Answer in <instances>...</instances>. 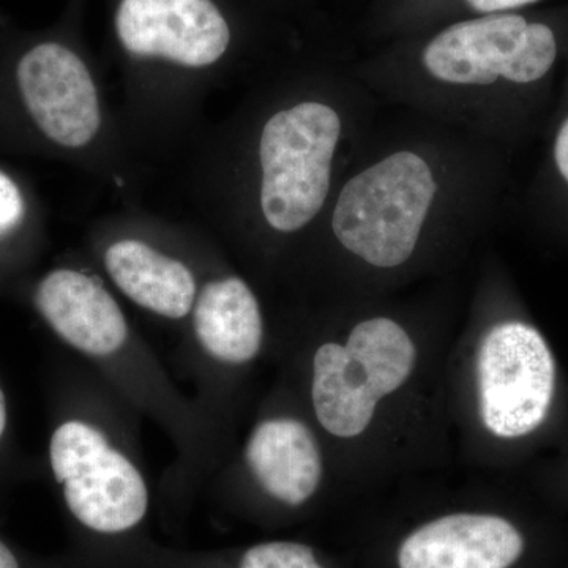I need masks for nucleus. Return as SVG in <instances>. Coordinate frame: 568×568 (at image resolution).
<instances>
[{
    "mask_svg": "<svg viewBox=\"0 0 568 568\" xmlns=\"http://www.w3.org/2000/svg\"><path fill=\"white\" fill-rule=\"evenodd\" d=\"M103 267L130 302L171 323L192 315L200 283L192 267L148 242L122 239L103 253Z\"/></svg>",
    "mask_w": 568,
    "mask_h": 568,
    "instance_id": "nucleus-13",
    "label": "nucleus"
},
{
    "mask_svg": "<svg viewBox=\"0 0 568 568\" xmlns=\"http://www.w3.org/2000/svg\"><path fill=\"white\" fill-rule=\"evenodd\" d=\"M537 484H548L568 491V455L545 466L538 474Z\"/></svg>",
    "mask_w": 568,
    "mask_h": 568,
    "instance_id": "nucleus-16",
    "label": "nucleus"
},
{
    "mask_svg": "<svg viewBox=\"0 0 568 568\" xmlns=\"http://www.w3.org/2000/svg\"><path fill=\"white\" fill-rule=\"evenodd\" d=\"M7 425H9V407H7L6 394H3L2 387H0V439H2L3 433H6Z\"/></svg>",
    "mask_w": 568,
    "mask_h": 568,
    "instance_id": "nucleus-19",
    "label": "nucleus"
},
{
    "mask_svg": "<svg viewBox=\"0 0 568 568\" xmlns=\"http://www.w3.org/2000/svg\"><path fill=\"white\" fill-rule=\"evenodd\" d=\"M33 304L63 345L171 440L175 459L162 480L164 506L173 517L189 511L213 474L207 433L192 396L178 387L95 276L55 268L41 278Z\"/></svg>",
    "mask_w": 568,
    "mask_h": 568,
    "instance_id": "nucleus-3",
    "label": "nucleus"
},
{
    "mask_svg": "<svg viewBox=\"0 0 568 568\" xmlns=\"http://www.w3.org/2000/svg\"><path fill=\"white\" fill-rule=\"evenodd\" d=\"M443 185L435 163L416 149L386 153L343 185L332 237L354 274L392 282L416 268Z\"/></svg>",
    "mask_w": 568,
    "mask_h": 568,
    "instance_id": "nucleus-6",
    "label": "nucleus"
},
{
    "mask_svg": "<svg viewBox=\"0 0 568 568\" xmlns=\"http://www.w3.org/2000/svg\"><path fill=\"white\" fill-rule=\"evenodd\" d=\"M18 85L41 132L63 148H84L100 129L99 95L84 62L58 43L29 51L18 65Z\"/></svg>",
    "mask_w": 568,
    "mask_h": 568,
    "instance_id": "nucleus-11",
    "label": "nucleus"
},
{
    "mask_svg": "<svg viewBox=\"0 0 568 568\" xmlns=\"http://www.w3.org/2000/svg\"><path fill=\"white\" fill-rule=\"evenodd\" d=\"M526 538L510 518L496 511L455 510L422 523L398 549V568H514Z\"/></svg>",
    "mask_w": 568,
    "mask_h": 568,
    "instance_id": "nucleus-12",
    "label": "nucleus"
},
{
    "mask_svg": "<svg viewBox=\"0 0 568 568\" xmlns=\"http://www.w3.org/2000/svg\"><path fill=\"white\" fill-rule=\"evenodd\" d=\"M115 31L126 51L192 69L219 61L230 26L212 0H122Z\"/></svg>",
    "mask_w": 568,
    "mask_h": 568,
    "instance_id": "nucleus-10",
    "label": "nucleus"
},
{
    "mask_svg": "<svg viewBox=\"0 0 568 568\" xmlns=\"http://www.w3.org/2000/svg\"><path fill=\"white\" fill-rule=\"evenodd\" d=\"M446 407L452 447L477 467L504 469L555 443L567 387L547 335L521 313L481 302L448 349Z\"/></svg>",
    "mask_w": 568,
    "mask_h": 568,
    "instance_id": "nucleus-2",
    "label": "nucleus"
},
{
    "mask_svg": "<svg viewBox=\"0 0 568 568\" xmlns=\"http://www.w3.org/2000/svg\"><path fill=\"white\" fill-rule=\"evenodd\" d=\"M338 484L323 435L293 388L276 376L205 489L231 510L293 517Z\"/></svg>",
    "mask_w": 568,
    "mask_h": 568,
    "instance_id": "nucleus-5",
    "label": "nucleus"
},
{
    "mask_svg": "<svg viewBox=\"0 0 568 568\" xmlns=\"http://www.w3.org/2000/svg\"><path fill=\"white\" fill-rule=\"evenodd\" d=\"M24 215V200L17 183L0 173V237L20 224Z\"/></svg>",
    "mask_w": 568,
    "mask_h": 568,
    "instance_id": "nucleus-14",
    "label": "nucleus"
},
{
    "mask_svg": "<svg viewBox=\"0 0 568 568\" xmlns=\"http://www.w3.org/2000/svg\"><path fill=\"white\" fill-rule=\"evenodd\" d=\"M48 459L63 507L84 538V568H111L148 536L152 481L141 416L82 362Z\"/></svg>",
    "mask_w": 568,
    "mask_h": 568,
    "instance_id": "nucleus-4",
    "label": "nucleus"
},
{
    "mask_svg": "<svg viewBox=\"0 0 568 568\" xmlns=\"http://www.w3.org/2000/svg\"><path fill=\"white\" fill-rule=\"evenodd\" d=\"M343 121L331 104L306 100L275 112L260 140L261 212L276 234L308 226L323 211Z\"/></svg>",
    "mask_w": 568,
    "mask_h": 568,
    "instance_id": "nucleus-8",
    "label": "nucleus"
},
{
    "mask_svg": "<svg viewBox=\"0 0 568 568\" xmlns=\"http://www.w3.org/2000/svg\"><path fill=\"white\" fill-rule=\"evenodd\" d=\"M272 349L263 305L242 276H215L201 286L181 355L207 433L213 474L237 443L252 381Z\"/></svg>",
    "mask_w": 568,
    "mask_h": 568,
    "instance_id": "nucleus-7",
    "label": "nucleus"
},
{
    "mask_svg": "<svg viewBox=\"0 0 568 568\" xmlns=\"http://www.w3.org/2000/svg\"><path fill=\"white\" fill-rule=\"evenodd\" d=\"M470 9L481 14L510 13L511 10L536 3L538 0H466Z\"/></svg>",
    "mask_w": 568,
    "mask_h": 568,
    "instance_id": "nucleus-15",
    "label": "nucleus"
},
{
    "mask_svg": "<svg viewBox=\"0 0 568 568\" xmlns=\"http://www.w3.org/2000/svg\"><path fill=\"white\" fill-rule=\"evenodd\" d=\"M0 568H22L20 559L17 558L9 545L0 540Z\"/></svg>",
    "mask_w": 568,
    "mask_h": 568,
    "instance_id": "nucleus-18",
    "label": "nucleus"
},
{
    "mask_svg": "<svg viewBox=\"0 0 568 568\" xmlns=\"http://www.w3.org/2000/svg\"><path fill=\"white\" fill-rule=\"evenodd\" d=\"M552 155H555V163L559 174L568 183V118L559 126L558 134H556Z\"/></svg>",
    "mask_w": 568,
    "mask_h": 568,
    "instance_id": "nucleus-17",
    "label": "nucleus"
},
{
    "mask_svg": "<svg viewBox=\"0 0 568 568\" xmlns=\"http://www.w3.org/2000/svg\"><path fill=\"white\" fill-rule=\"evenodd\" d=\"M558 52L556 33L545 22L493 13L455 22L437 33L422 52V65L437 84L484 91L544 80Z\"/></svg>",
    "mask_w": 568,
    "mask_h": 568,
    "instance_id": "nucleus-9",
    "label": "nucleus"
},
{
    "mask_svg": "<svg viewBox=\"0 0 568 568\" xmlns=\"http://www.w3.org/2000/svg\"><path fill=\"white\" fill-rule=\"evenodd\" d=\"M452 343L392 308H357L274 345L334 458L339 484H386L452 452L446 362Z\"/></svg>",
    "mask_w": 568,
    "mask_h": 568,
    "instance_id": "nucleus-1",
    "label": "nucleus"
}]
</instances>
